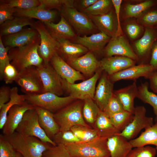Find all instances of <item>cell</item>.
I'll return each instance as SVG.
<instances>
[{
    "instance_id": "obj_28",
    "label": "cell",
    "mask_w": 157,
    "mask_h": 157,
    "mask_svg": "<svg viewBox=\"0 0 157 157\" xmlns=\"http://www.w3.org/2000/svg\"><path fill=\"white\" fill-rule=\"evenodd\" d=\"M138 87L135 81L124 88L115 90L114 93L121 102L124 110L134 114V100L137 97Z\"/></svg>"
},
{
    "instance_id": "obj_35",
    "label": "cell",
    "mask_w": 157,
    "mask_h": 157,
    "mask_svg": "<svg viewBox=\"0 0 157 157\" xmlns=\"http://www.w3.org/2000/svg\"><path fill=\"white\" fill-rule=\"evenodd\" d=\"M108 115L112 124L120 133L131 122L133 117V114L125 110Z\"/></svg>"
},
{
    "instance_id": "obj_18",
    "label": "cell",
    "mask_w": 157,
    "mask_h": 157,
    "mask_svg": "<svg viewBox=\"0 0 157 157\" xmlns=\"http://www.w3.org/2000/svg\"><path fill=\"white\" fill-rule=\"evenodd\" d=\"M114 83L105 72L100 76L96 88L94 100L101 111L106 109L114 92Z\"/></svg>"
},
{
    "instance_id": "obj_29",
    "label": "cell",
    "mask_w": 157,
    "mask_h": 157,
    "mask_svg": "<svg viewBox=\"0 0 157 157\" xmlns=\"http://www.w3.org/2000/svg\"><path fill=\"white\" fill-rule=\"evenodd\" d=\"M14 15L15 17L34 18L43 22H53L56 18L57 12L53 10H47L39 6L29 9H16Z\"/></svg>"
},
{
    "instance_id": "obj_57",
    "label": "cell",
    "mask_w": 157,
    "mask_h": 157,
    "mask_svg": "<svg viewBox=\"0 0 157 157\" xmlns=\"http://www.w3.org/2000/svg\"><path fill=\"white\" fill-rule=\"evenodd\" d=\"M15 157H23L20 154L16 151Z\"/></svg>"
},
{
    "instance_id": "obj_40",
    "label": "cell",
    "mask_w": 157,
    "mask_h": 157,
    "mask_svg": "<svg viewBox=\"0 0 157 157\" xmlns=\"http://www.w3.org/2000/svg\"><path fill=\"white\" fill-rule=\"evenodd\" d=\"M40 7L47 10L57 9L60 10L63 7H74L75 1L72 0H39Z\"/></svg>"
},
{
    "instance_id": "obj_51",
    "label": "cell",
    "mask_w": 157,
    "mask_h": 157,
    "mask_svg": "<svg viewBox=\"0 0 157 157\" xmlns=\"http://www.w3.org/2000/svg\"><path fill=\"white\" fill-rule=\"evenodd\" d=\"M126 30L129 37L132 39H134L140 34L141 29L140 26L138 24L131 23L126 25Z\"/></svg>"
},
{
    "instance_id": "obj_9",
    "label": "cell",
    "mask_w": 157,
    "mask_h": 157,
    "mask_svg": "<svg viewBox=\"0 0 157 157\" xmlns=\"http://www.w3.org/2000/svg\"><path fill=\"white\" fill-rule=\"evenodd\" d=\"M33 28L38 31L40 38L38 49L39 54L44 64L47 65L50 63L54 54L57 52L59 42L51 35L43 22L40 21L35 22Z\"/></svg>"
},
{
    "instance_id": "obj_17",
    "label": "cell",
    "mask_w": 157,
    "mask_h": 157,
    "mask_svg": "<svg viewBox=\"0 0 157 157\" xmlns=\"http://www.w3.org/2000/svg\"><path fill=\"white\" fill-rule=\"evenodd\" d=\"M154 71L153 68L149 64H141L130 67L109 77L113 83L122 80H132L135 81L140 77L148 79Z\"/></svg>"
},
{
    "instance_id": "obj_13",
    "label": "cell",
    "mask_w": 157,
    "mask_h": 157,
    "mask_svg": "<svg viewBox=\"0 0 157 157\" xmlns=\"http://www.w3.org/2000/svg\"><path fill=\"white\" fill-rule=\"evenodd\" d=\"M103 53L106 57L120 56L130 58L136 62L138 57L125 38L122 35L111 38Z\"/></svg>"
},
{
    "instance_id": "obj_42",
    "label": "cell",
    "mask_w": 157,
    "mask_h": 157,
    "mask_svg": "<svg viewBox=\"0 0 157 157\" xmlns=\"http://www.w3.org/2000/svg\"><path fill=\"white\" fill-rule=\"evenodd\" d=\"M10 6L18 9L27 10L36 7L40 4L39 0H4Z\"/></svg>"
},
{
    "instance_id": "obj_53",
    "label": "cell",
    "mask_w": 157,
    "mask_h": 157,
    "mask_svg": "<svg viewBox=\"0 0 157 157\" xmlns=\"http://www.w3.org/2000/svg\"><path fill=\"white\" fill-rule=\"evenodd\" d=\"M11 89L9 87L4 85L0 88V108L10 100Z\"/></svg>"
},
{
    "instance_id": "obj_4",
    "label": "cell",
    "mask_w": 157,
    "mask_h": 157,
    "mask_svg": "<svg viewBox=\"0 0 157 157\" xmlns=\"http://www.w3.org/2000/svg\"><path fill=\"white\" fill-rule=\"evenodd\" d=\"M83 101L79 100L74 101L53 113L54 118L59 126L60 131H69L72 127L76 126L90 127L83 119Z\"/></svg>"
},
{
    "instance_id": "obj_30",
    "label": "cell",
    "mask_w": 157,
    "mask_h": 157,
    "mask_svg": "<svg viewBox=\"0 0 157 157\" xmlns=\"http://www.w3.org/2000/svg\"><path fill=\"white\" fill-rule=\"evenodd\" d=\"M35 22L32 19L22 17H14L0 25V36H4L18 32L26 26L34 28Z\"/></svg>"
},
{
    "instance_id": "obj_11",
    "label": "cell",
    "mask_w": 157,
    "mask_h": 157,
    "mask_svg": "<svg viewBox=\"0 0 157 157\" xmlns=\"http://www.w3.org/2000/svg\"><path fill=\"white\" fill-rule=\"evenodd\" d=\"M15 81L26 94L43 93L42 82L36 67H30L19 72Z\"/></svg>"
},
{
    "instance_id": "obj_27",
    "label": "cell",
    "mask_w": 157,
    "mask_h": 157,
    "mask_svg": "<svg viewBox=\"0 0 157 157\" xmlns=\"http://www.w3.org/2000/svg\"><path fill=\"white\" fill-rule=\"evenodd\" d=\"M88 15L100 32L111 38L116 36L117 27L116 26L113 13L111 10L102 15Z\"/></svg>"
},
{
    "instance_id": "obj_26",
    "label": "cell",
    "mask_w": 157,
    "mask_h": 157,
    "mask_svg": "<svg viewBox=\"0 0 157 157\" xmlns=\"http://www.w3.org/2000/svg\"><path fill=\"white\" fill-rule=\"evenodd\" d=\"M157 38L156 31L153 28L147 27L142 37L135 42L134 44L135 53L138 60L146 58L151 53L154 43Z\"/></svg>"
},
{
    "instance_id": "obj_21",
    "label": "cell",
    "mask_w": 157,
    "mask_h": 157,
    "mask_svg": "<svg viewBox=\"0 0 157 157\" xmlns=\"http://www.w3.org/2000/svg\"><path fill=\"white\" fill-rule=\"evenodd\" d=\"M111 38L105 33L99 32L88 36H77L74 40L77 44L86 48L89 51L97 54L103 53L105 45L108 43Z\"/></svg>"
},
{
    "instance_id": "obj_7",
    "label": "cell",
    "mask_w": 157,
    "mask_h": 157,
    "mask_svg": "<svg viewBox=\"0 0 157 157\" xmlns=\"http://www.w3.org/2000/svg\"><path fill=\"white\" fill-rule=\"evenodd\" d=\"M102 71L99 68L89 78L78 83H69L63 79L64 90L76 99L84 101L89 99H94L96 85Z\"/></svg>"
},
{
    "instance_id": "obj_43",
    "label": "cell",
    "mask_w": 157,
    "mask_h": 157,
    "mask_svg": "<svg viewBox=\"0 0 157 157\" xmlns=\"http://www.w3.org/2000/svg\"><path fill=\"white\" fill-rule=\"evenodd\" d=\"M53 141L57 144H65L80 142V140L70 130L64 132L59 131L54 136Z\"/></svg>"
},
{
    "instance_id": "obj_37",
    "label": "cell",
    "mask_w": 157,
    "mask_h": 157,
    "mask_svg": "<svg viewBox=\"0 0 157 157\" xmlns=\"http://www.w3.org/2000/svg\"><path fill=\"white\" fill-rule=\"evenodd\" d=\"M113 6L112 0H97L89 8L82 11L87 15H100L111 10Z\"/></svg>"
},
{
    "instance_id": "obj_38",
    "label": "cell",
    "mask_w": 157,
    "mask_h": 157,
    "mask_svg": "<svg viewBox=\"0 0 157 157\" xmlns=\"http://www.w3.org/2000/svg\"><path fill=\"white\" fill-rule=\"evenodd\" d=\"M80 140V142L89 141L101 136L95 129L82 126H76L70 130Z\"/></svg>"
},
{
    "instance_id": "obj_45",
    "label": "cell",
    "mask_w": 157,
    "mask_h": 157,
    "mask_svg": "<svg viewBox=\"0 0 157 157\" xmlns=\"http://www.w3.org/2000/svg\"><path fill=\"white\" fill-rule=\"evenodd\" d=\"M16 8L9 6L4 0H1L0 3V25L13 19Z\"/></svg>"
},
{
    "instance_id": "obj_1",
    "label": "cell",
    "mask_w": 157,
    "mask_h": 157,
    "mask_svg": "<svg viewBox=\"0 0 157 157\" xmlns=\"http://www.w3.org/2000/svg\"><path fill=\"white\" fill-rule=\"evenodd\" d=\"M40 37L23 47L12 48L8 52L10 63L19 72L31 66L39 67L43 64L38 52Z\"/></svg>"
},
{
    "instance_id": "obj_5",
    "label": "cell",
    "mask_w": 157,
    "mask_h": 157,
    "mask_svg": "<svg viewBox=\"0 0 157 157\" xmlns=\"http://www.w3.org/2000/svg\"><path fill=\"white\" fill-rule=\"evenodd\" d=\"M26 101L33 106L41 107L54 113L76 100L69 95L62 97L51 92L25 94Z\"/></svg>"
},
{
    "instance_id": "obj_23",
    "label": "cell",
    "mask_w": 157,
    "mask_h": 157,
    "mask_svg": "<svg viewBox=\"0 0 157 157\" xmlns=\"http://www.w3.org/2000/svg\"><path fill=\"white\" fill-rule=\"evenodd\" d=\"M59 45L57 53L66 62L78 58L89 51L83 45L71 42L69 40H57Z\"/></svg>"
},
{
    "instance_id": "obj_14",
    "label": "cell",
    "mask_w": 157,
    "mask_h": 157,
    "mask_svg": "<svg viewBox=\"0 0 157 157\" xmlns=\"http://www.w3.org/2000/svg\"><path fill=\"white\" fill-rule=\"evenodd\" d=\"M34 108L26 101L22 104L15 105L11 108L2 129L3 134L7 136L13 133L21 122L25 113Z\"/></svg>"
},
{
    "instance_id": "obj_6",
    "label": "cell",
    "mask_w": 157,
    "mask_h": 157,
    "mask_svg": "<svg viewBox=\"0 0 157 157\" xmlns=\"http://www.w3.org/2000/svg\"><path fill=\"white\" fill-rule=\"evenodd\" d=\"M15 131L24 135L36 137L42 141L53 146L56 145L48 137L40 126L38 114L35 108L28 110L25 113Z\"/></svg>"
},
{
    "instance_id": "obj_47",
    "label": "cell",
    "mask_w": 157,
    "mask_h": 157,
    "mask_svg": "<svg viewBox=\"0 0 157 157\" xmlns=\"http://www.w3.org/2000/svg\"><path fill=\"white\" fill-rule=\"evenodd\" d=\"M10 48L5 47L3 45L0 36V79L3 78L4 69L6 66L10 63L8 55V52Z\"/></svg>"
},
{
    "instance_id": "obj_41",
    "label": "cell",
    "mask_w": 157,
    "mask_h": 157,
    "mask_svg": "<svg viewBox=\"0 0 157 157\" xmlns=\"http://www.w3.org/2000/svg\"><path fill=\"white\" fill-rule=\"evenodd\" d=\"M42 157H72L66 147L59 144L51 146L44 152Z\"/></svg>"
},
{
    "instance_id": "obj_44",
    "label": "cell",
    "mask_w": 157,
    "mask_h": 157,
    "mask_svg": "<svg viewBox=\"0 0 157 157\" xmlns=\"http://www.w3.org/2000/svg\"><path fill=\"white\" fill-rule=\"evenodd\" d=\"M156 154L155 148L146 146L133 148L126 157H155Z\"/></svg>"
},
{
    "instance_id": "obj_56",
    "label": "cell",
    "mask_w": 157,
    "mask_h": 157,
    "mask_svg": "<svg viewBox=\"0 0 157 157\" xmlns=\"http://www.w3.org/2000/svg\"><path fill=\"white\" fill-rule=\"evenodd\" d=\"M97 0H81L76 1V2L78 3V6L80 9H81V11L89 8Z\"/></svg>"
},
{
    "instance_id": "obj_8",
    "label": "cell",
    "mask_w": 157,
    "mask_h": 157,
    "mask_svg": "<svg viewBox=\"0 0 157 157\" xmlns=\"http://www.w3.org/2000/svg\"><path fill=\"white\" fill-rule=\"evenodd\" d=\"M60 11L61 15L78 33L85 34L95 33L97 28L86 14L78 11L74 7H63Z\"/></svg>"
},
{
    "instance_id": "obj_50",
    "label": "cell",
    "mask_w": 157,
    "mask_h": 157,
    "mask_svg": "<svg viewBox=\"0 0 157 157\" xmlns=\"http://www.w3.org/2000/svg\"><path fill=\"white\" fill-rule=\"evenodd\" d=\"M112 1L115 9L117 19V29L115 36L122 35V31L120 24L119 15L122 0H112Z\"/></svg>"
},
{
    "instance_id": "obj_19",
    "label": "cell",
    "mask_w": 157,
    "mask_h": 157,
    "mask_svg": "<svg viewBox=\"0 0 157 157\" xmlns=\"http://www.w3.org/2000/svg\"><path fill=\"white\" fill-rule=\"evenodd\" d=\"M67 63L74 69L88 77L93 76L100 68V61L97 59L94 53L90 51Z\"/></svg>"
},
{
    "instance_id": "obj_3",
    "label": "cell",
    "mask_w": 157,
    "mask_h": 157,
    "mask_svg": "<svg viewBox=\"0 0 157 157\" xmlns=\"http://www.w3.org/2000/svg\"><path fill=\"white\" fill-rule=\"evenodd\" d=\"M108 138L99 136L92 140L65 145L72 157H110Z\"/></svg>"
},
{
    "instance_id": "obj_49",
    "label": "cell",
    "mask_w": 157,
    "mask_h": 157,
    "mask_svg": "<svg viewBox=\"0 0 157 157\" xmlns=\"http://www.w3.org/2000/svg\"><path fill=\"white\" fill-rule=\"evenodd\" d=\"M19 72L13 65L10 63L5 67L3 78L6 84H10L15 81Z\"/></svg>"
},
{
    "instance_id": "obj_55",
    "label": "cell",
    "mask_w": 157,
    "mask_h": 157,
    "mask_svg": "<svg viewBox=\"0 0 157 157\" xmlns=\"http://www.w3.org/2000/svg\"><path fill=\"white\" fill-rule=\"evenodd\" d=\"M148 79L149 80L150 89L154 93L157 94V71H154Z\"/></svg>"
},
{
    "instance_id": "obj_34",
    "label": "cell",
    "mask_w": 157,
    "mask_h": 157,
    "mask_svg": "<svg viewBox=\"0 0 157 157\" xmlns=\"http://www.w3.org/2000/svg\"><path fill=\"white\" fill-rule=\"evenodd\" d=\"M137 98L144 103L152 106L155 116V122H157V95L149 90V83L147 82H142L138 87Z\"/></svg>"
},
{
    "instance_id": "obj_39",
    "label": "cell",
    "mask_w": 157,
    "mask_h": 157,
    "mask_svg": "<svg viewBox=\"0 0 157 157\" xmlns=\"http://www.w3.org/2000/svg\"><path fill=\"white\" fill-rule=\"evenodd\" d=\"M154 3L153 1L147 0L135 5L128 4L125 8L126 15L127 17H137Z\"/></svg>"
},
{
    "instance_id": "obj_12",
    "label": "cell",
    "mask_w": 157,
    "mask_h": 157,
    "mask_svg": "<svg viewBox=\"0 0 157 157\" xmlns=\"http://www.w3.org/2000/svg\"><path fill=\"white\" fill-rule=\"evenodd\" d=\"M41 79L43 93L51 92L60 96L64 90L63 79L58 74L50 63L36 67Z\"/></svg>"
},
{
    "instance_id": "obj_32",
    "label": "cell",
    "mask_w": 157,
    "mask_h": 157,
    "mask_svg": "<svg viewBox=\"0 0 157 157\" xmlns=\"http://www.w3.org/2000/svg\"><path fill=\"white\" fill-rule=\"evenodd\" d=\"M95 128L101 136L109 138L120 132L112 124L109 115L104 111H100L94 123Z\"/></svg>"
},
{
    "instance_id": "obj_54",
    "label": "cell",
    "mask_w": 157,
    "mask_h": 157,
    "mask_svg": "<svg viewBox=\"0 0 157 157\" xmlns=\"http://www.w3.org/2000/svg\"><path fill=\"white\" fill-rule=\"evenodd\" d=\"M152 46L151 58L149 64L154 69V71H157V41Z\"/></svg>"
},
{
    "instance_id": "obj_33",
    "label": "cell",
    "mask_w": 157,
    "mask_h": 157,
    "mask_svg": "<svg viewBox=\"0 0 157 157\" xmlns=\"http://www.w3.org/2000/svg\"><path fill=\"white\" fill-rule=\"evenodd\" d=\"M26 101L25 95L19 94L17 87L11 88L9 101L0 108V129H2L6 122L8 112L13 106L21 105Z\"/></svg>"
},
{
    "instance_id": "obj_52",
    "label": "cell",
    "mask_w": 157,
    "mask_h": 157,
    "mask_svg": "<svg viewBox=\"0 0 157 157\" xmlns=\"http://www.w3.org/2000/svg\"><path fill=\"white\" fill-rule=\"evenodd\" d=\"M142 21L148 26L157 24V11L154 10L147 13L142 17Z\"/></svg>"
},
{
    "instance_id": "obj_15",
    "label": "cell",
    "mask_w": 157,
    "mask_h": 157,
    "mask_svg": "<svg viewBox=\"0 0 157 157\" xmlns=\"http://www.w3.org/2000/svg\"><path fill=\"white\" fill-rule=\"evenodd\" d=\"M39 37L37 30L32 27L23 29L16 33L2 37L1 39L5 47L11 49L25 46Z\"/></svg>"
},
{
    "instance_id": "obj_2",
    "label": "cell",
    "mask_w": 157,
    "mask_h": 157,
    "mask_svg": "<svg viewBox=\"0 0 157 157\" xmlns=\"http://www.w3.org/2000/svg\"><path fill=\"white\" fill-rule=\"evenodd\" d=\"M4 136L15 151L23 157H42L44 152L52 145L36 137L24 135L16 131Z\"/></svg>"
},
{
    "instance_id": "obj_16",
    "label": "cell",
    "mask_w": 157,
    "mask_h": 157,
    "mask_svg": "<svg viewBox=\"0 0 157 157\" xmlns=\"http://www.w3.org/2000/svg\"><path fill=\"white\" fill-rule=\"evenodd\" d=\"M50 62L58 74L68 83L73 84L77 81L85 79L80 72L68 64L57 52L53 56Z\"/></svg>"
},
{
    "instance_id": "obj_20",
    "label": "cell",
    "mask_w": 157,
    "mask_h": 157,
    "mask_svg": "<svg viewBox=\"0 0 157 157\" xmlns=\"http://www.w3.org/2000/svg\"><path fill=\"white\" fill-rule=\"evenodd\" d=\"M99 61L100 68L108 76L134 66L136 62L130 58L120 56L105 57Z\"/></svg>"
},
{
    "instance_id": "obj_24",
    "label": "cell",
    "mask_w": 157,
    "mask_h": 157,
    "mask_svg": "<svg viewBox=\"0 0 157 157\" xmlns=\"http://www.w3.org/2000/svg\"><path fill=\"white\" fill-rule=\"evenodd\" d=\"M34 107L38 114L40 126L48 137L53 141L54 136L60 131L59 126L55 120L53 113L40 107Z\"/></svg>"
},
{
    "instance_id": "obj_31",
    "label": "cell",
    "mask_w": 157,
    "mask_h": 157,
    "mask_svg": "<svg viewBox=\"0 0 157 157\" xmlns=\"http://www.w3.org/2000/svg\"><path fill=\"white\" fill-rule=\"evenodd\" d=\"M129 141L133 148L154 145L156 147L157 154V122L144 129L138 137Z\"/></svg>"
},
{
    "instance_id": "obj_22",
    "label": "cell",
    "mask_w": 157,
    "mask_h": 157,
    "mask_svg": "<svg viewBox=\"0 0 157 157\" xmlns=\"http://www.w3.org/2000/svg\"><path fill=\"white\" fill-rule=\"evenodd\" d=\"M43 23L51 35L57 41L74 40L76 37L69 23L61 15L60 21L57 24L53 22Z\"/></svg>"
},
{
    "instance_id": "obj_25",
    "label": "cell",
    "mask_w": 157,
    "mask_h": 157,
    "mask_svg": "<svg viewBox=\"0 0 157 157\" xmlns=\"http://www.w3.org/2000/svg\"><path fill=\"white\" fill-rule=\"evenodd\" d=\"M128 140L118 134L108 138L107 146L110 157H126L133 148Z\"/></svg>"
},
{
    "instance_id": "obj_10",
    "label": "cell",
    "mask_w": 157,
    "mask_h": 157,
    "mask_svg": "<svg viewBox=\"0 0 157 157\" xmlns=\"http://www.w3.org/2000/svg\"><path fill=\"white\" fill-rule=\"evenodd\" d=\"M146 112L144 106L135 107L132 120L123 131L118 134L130 140L135 138L142 130L152 126L154 124L153 118L147 116Z\"/></svg>"
},
{
    "instance_id": "obj_46",
    "label": "cell",
    "mask_w": 157,
    "mask_h": 157,
    "mask_svg": "<svg viewBox=\"0 0 157 157\" xmlns=\"http://www.w3.org/2000/svg\"><path fill=\"white\" fill-rule=\"evenodd\" d=\"M16 151L3 134L0 135V157H15Z\"/></svg>"
},
{
    "instance_id": "obj_36",
    "label": "cell",
    "mask_w": 157,
    "mask_h": 157,
    "mask_svg": "<svg viewBox=\"0 0 157 157\" xmlns=\"http://www.w3.org/2000/svg\"><path fill=\"white\" fill-rule=\"evenodd\" d=\"M101 110L93 99L83 101L82 113L83 118L90 124L95 123Z\"/></svg>"
},
{
    "instance_id": "obj_48",
    "label": "cell",
    "mask_w": 157,
    "mask_h": 157,
    "mask_svg": "<svg viewBox=\"0 0 157 157\" xmlns=\"http://www.w3.org/2000/svg\"><path fill=\"white\" fill-rule=\"evenodd\" d=\"M124 110H125L121 102L113 93L104 111L109 115Z\"/></svg>"
}]
</instances>
